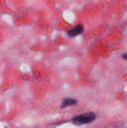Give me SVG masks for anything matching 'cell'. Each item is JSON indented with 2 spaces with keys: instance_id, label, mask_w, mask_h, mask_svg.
<instances>
[{
  "instance_id": "obj_1",
  "label": "cell",
  "mask_w": 127,
  "mask_h": 128,
  "mask_svg": "<svg viewBox=\"0 0 127 128\" xmlns=\"http://www.w3.org/2000/svg\"><path fill=\"white\" fill-rule=\"evenodd\" d=\"M96 119V115L93 112H88L77 115L72 119L73 124L77 126L90 123Z\"/></svg>"
},
{
  "instance_id": "obj_2",
  "label": "cell",
  "mask_w": 127,
  "mask_h": 128,
  "mask_svg": "<svg viewBox=\"0 0 127 128\" xmlns=\"http://www.w3.org/2000/svg\"><path fill=\"white\" fill-rule=\"evenodd\" d=\"M83 31H84V29H83V25L80 24H78L74 26L73 28L68 30L67 31V34H68V36L69 37L74 38L78 36V35L81 34L83 32Z\"/></svg>"
},
{
  "instance_id": "obj_3",
  "label": "cell",
  "mask_w": 127,
  "mask_h": 128,
  "mask_svg": "<svg viewBox=\"0 0 127 128\" xmlns=\"http://www.w3.org/2000/svg\"><path fill=\"white\" fill-rule=\"evenodd\" d=\"M77 103V101L73 98H65L62 100V103H61V108L62 109H64L68 106H73Z\"/></svg>"
},
{
  "instance_id": "obj_4",
  "label": "cell",
  "mask_w": 127,
  "mask_h": 128,
  "mask_svg": "<svg viewBox=\"0 0 127 128\" xmlns=\"http://www.w3.org/2000/svg\"><path fill=\"white\" fill-rule=\"evenodd\" d=\"M122 58L127 61V53H124L123 54H122Z\"/></svg>"
}]
</instances>
